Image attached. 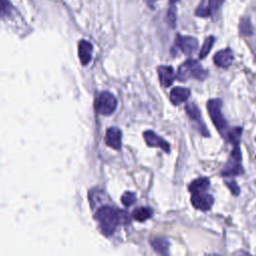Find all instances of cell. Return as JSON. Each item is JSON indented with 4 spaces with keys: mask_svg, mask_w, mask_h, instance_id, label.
Instances as JSON below:
<instances>
[{
    "mask_svg": "<svg viewBox=\"0 0 256 256\" xmlns=\"http://www.w3.org/2000/svg\"><path fill=\"white\" fill-rule=\"evenodd\" d=\"M158 71V75H159V79H160V83L163 87H169L175 78V73L174 70L171 66H159L157 68Z\"/></svg>",
    "mask_w": 256,
    "mask_h": 256,
    "instance_id": "cell-13",
    "label": "cell"
},
{
    "mask_svg": "<svg viewBox=\"0 0 256 256\" xmlns=\"http://www.w3.org/2000/svg\"><path fill=\"white\" fill-rule=\"evenodd\" d=\"M176 15H177V11H176L175 5L170 6L166 14V22L168 26L171 28H174L176 26V18H177Z\"/></svg>",
    "mask_w": 256,
    "mask_h": 256,
    "instance_id": "cell-20",
    "label": "cell"
},
{
    "mask_svg": "<svg viewBox=\"0 0 256 256\" xmlns=\"http://www.w3.org/2000/svg\"><path fill=\"white\" fill-rule=\"evenodd\" d=\"M96 219L102 232L106 235H111L122 221L121 214L111 206H102L99 208L96 212Z\"/></svg>",
    "mask_w": 256,
    "mask_h": 256,
    "instance_id": "cell-1",
    "label": "cell"
},
{
    "mask_svg": "<svg viewBox=\"0 0 256 256\" xmlns=\"http://www.w3.org/2000/svg\"><path fill=\"white\" fill-rule=\"evenodd\" d=\"M195 14L199 17H204V18L210 16V11H209V8H208V4L206 3L205 0H202L200 2V4L198 5V7L195 10Z\"/></svg>",
    "mask_w": 256,
    "mask_h": 256,
    "instance_id": "cell-21",
    "label": "cell"
},
{
    "mask_svg": "<svg viewBox=\"0 0 256 256\" xmlns=\"http://www.w3.org/2000/svg\"><path fill=\"white\" fill-rule=\"evenodd\" d=\"M239 32L242 36H245V37L252 35L253 29H252L250 20L248 18L244 17L241 19V21L239 23Z\"/></svg>",
    "mask_w": 256,
    "mask_h": 256,
    "instance_id": "cell-18",
    "label": "cell"
},
{
    "mask_svg": "<svg viewBox=\"0 0 256 256\" xmlns=\"http://www.w3.org/2000/svg\"><path fill=\"white\" fill-rule=\"evenodd\" d=\"M93 46L89 41L81 40L78 43V56L82 65H87L92 58Z\"/></svg>",
    "mask_w": 256,
    "mask_h": 256,
    "instance_id": "cell-12",
    "label": "cell"
},
{
    "mask_svg": "<svg viewBox=\"0 0 256 256\" xmlns=\"http://www.w3.org/2000/svg\"><path fill=\"white\" fill-rule=\"evenodd\" d=\"M210 256H219V255H216V254H212V255H210Z\"/></svg>",
    "mask_w": 256,
    "mask_h": 256,
    "instance_id": "cell-29",
    "label": "cell"
},
{
    "mask_svg": "<svg viewBox=\"0 0 256 256\" xmlns=\"http://www.w3.org/2000/svg\"><path fill=\"white\" fill-rule=\"evenodd\" d=\"M117 107V99L115 96L108 92H101L95 100V110L102 115L112 114Z\"/></svg>",
    "mask_w": 256,
    "mask_h": 256,
    "instance_id": "cell-5",
    "label": "cell"
},
{
    "mask_svg": "<svg viewBox=\"0 0 256 256\" xmlns=\"http://www.w3.org/2000/svg\"><path fill=\"white\" fill-rule=\"evenodd\" d=\"M214 40H215L214 36H208L204 40V43H203L202 48H201L200 53H199L200 59H203V58H205L208 55V53L210 52V50H211V48H212V46L214 44Z\"/></svg>",
    "mask_w": 256,
    "mask_h": 256,
    "instance_id": "cell-19",
    "label": "cell"
},
{
    "mask_svg": "<svg viewBox=\"0 0 256 256\" xmlns=\"http://www.w3.org/2000/svg\"><path fill=\"white\" fill-rule=\"evenodd\" d=\"M221 106H222V101L218 98L211 99L207 102V110H208L209 116L214 126L216 127V129L223 134L227 129V122L222 114Z\"/></svg>",
    "mask_w": 256,
    "mask_h": 256,
    "instance_id": "cell-3",
    "label": "cell"
},
{
    "mask_svg": "<svg viewBox=\"0 0 256 256\" xmlns=\"http://www.w3.org/2000/svg\"><path fill=\"white\" fill-rule=\"evenodd\" d=\"M121 201H122L123 205L128 207L136 201V196L132 192H125L121 197Z\"/></svg>",
    "mask_w": 256,
    "mask_h": 256,
    "instance_id": "cell-23",
    "label": "cell"
},
{
    "mask_svg": "<svg viewBox=\"0 0 256 256\" xmlns=\"http://www.w3.org/2000/svg\"><path fill=\"white\" fill-rule=\"evenodd\" d=\"M210 186V181L208 178H198L194 181H192L188 185V190L193 194V193H198V192H204L208 189Z\"/></svg>",
    "mask_w": 256,
    "mask_h": 256,
    "instance_id": "cell-16",
    "label": "cell"
},
{
    "mask_svg": "<svg viewBox=\"0 0 256 256\" xmlns=\"http://www.w3.org/2000/svg\"><path fill=\"white\" fill-rule=\"evenodd\" d=\"M206 77V70H204L202 66L199 64V62L194 59H188L178 68L177 78L181 81H185L187 78L204 80Z\"/></svg>",
    "mask_w": 256,
    "mask_h": 256,
    "instance_id": "cell-2",
    "label": "cell"
},
{
    "mask_svg": "<svg viewBox=\"0 0 256 256\" xmlns=\"http://www.w3.org/2000/svg\"><path fill=\"white\" fill-rule=\"evenodd\" d=\"M241 152L239 148V144H234V149L230 155L229 160L227 161L226 165L221 171L222 176L225 177H231V176H237L244 172V169L241 165Z\"/></svg>",
    "mask_w": 256,
    "mask_h": 256,
    "instance_id": "cell-4",
    "label": "cell"
},
{
    "mask_svg": "<svg viewBox=\"0 0 256 256\" xmlns=\"http://www.w3.org/2000/svg\"><path fill=\"white\" fill-rule=\"evenodd\" d=\"M151 215H152V210L150 208H148V207L137 208L132 213V217L136 221H140V222H143V221L147 220L148 218L151 217Z\"/></svg>",
    "mask_w": 256,
    "mask_h": 256,
    "instance_id": "cell-17",
    "label": "cell"
},
{
    "mask_svg": "<svg viewBox=\"0 0 256 256\" xmlns=\"http://www.w3.org/2000/svg\"><path fill=\"white\" fill-rule=\"evenodd\" d=\"M190 96V90L184 87H174L170 91V100L174 105L185 102Z\"/></svg>",
    "mask_w": 256,
    "mask_h": 256,
    "instance_id": "cell-14",
    "label": "cell"
},
{
    "mask_svg": "<svg viewBox=\"0 0 256 256\" xmlns=\"http://www.w3.org/2000/svg\"><path fill=\"white\" fill-rule=\"evenodd\" d=\"M176 45L185 55H192L198 48V41L195 37L178 34L176 36Z\"/></svg>",
    "mask_w": 256,
    "mask_h": 256,
    "instance_id": "cell-6",
    "label": "cell"
},
{
    "mask_svg": "<svg viewBox=\"0 0 256 256\" xmlns=\"http://www.w3.org/2000/svg\"><path fill=\"white\" fill-rule=\"evenodd\" d=\"M122 133L117 127H110L106 132V144L115 149L119 150L122 144Z\"/></svg>",
    "mask_w": 256,
    "mask_h": 256,
    "instance_id": "cell-11",
    "label": "cell"
},
{
    "mask_svg": "<svg viewBox=\"0 0 256 256\" xmlns=\"http://www.w3.org/2000/svg\"><path fill=\"white\" fill-rule=\"evenodd\" d=\"M214 199L213 197L205 192L193 193L191 197V203L194 208L202 211L209 210L213 205Z\"/></svg>",
    "mask_w": 256,
    "mask_h": 256,
    "instance_id": "cell-7",
    "label": "cell"
},
{
    "mask_svg": "<svg viewBox=\"0 0 256 256\" xmlns=\"http://www.w3.org/2000/svg\"><path fill=\"white\" fill-rule=\"evenodd\" d=\"M185 111H186L187 115L189 116V118L197 124V129L202 133V135L208 136L209 135L208 130L205 126V123L202 121L201 113H200V110L198 109V107L193 103H189L185 106Z\"/></svg>",
    "mask_w": 256,
    "mask_h": 256,
    "instance_id": "cell-8",
    "label": "cell"
},
{
    "mask_svg": "<svg viewBox=\"0 0 256 256\" xmlns=\"http://www.w3.org/2000/svg\"><path fill=\"white\" fill-rule=\"evenodd\" d=\"M145 142L148 146L150 147H158L160 149H162L165 152H169L170 151V145L168 144V142H166L163 138H161L159 135H157L155 132L151 131V130H147L144 132L143 134Z\"/></svg>",
    "mask_w": 256,
    "mask_h": 256,
    "instance_id": "cell-9",
    "label": "cell"
},
{
    "mask_svg": "<svg viewBox=\"0 0 256 256\" xmlns=\"http://www.w3.org/2000/svg\"><path fill=\"white\" fill-rule=\"evenodd\" d=\"M239 256H251L250 254H248V253H246V252H242Z\"/></svg>",
    "mask_w": 256,
    "mask_h": 256,
    "instance_id": "cell-27",
    "label": "cell"
},
{
    "mask_svg": "<svg viewBox=\"0 0 256 256\" xmlns=\"http://www.w3.org/2000/svg\"><path fill=\"white\" fill-rule=\"evenodd\" d=\"M226 185L228 186V188L230 189V191L234 194V195H238L240 190H239V187L238 185L236 184L235 181H232V180H229V181H226Z\"/></svg>",
    "mask_w": 256,
    "mask_h": 256,
    "instance_id": "cell-25",
    "label": "cell"
},
{
    "mask_svg": "<svg viewBox=\"0 0 256 256\" xmlns=\"http://www.w3.org/2000/svg\"><path fill=\"white\" fill-rule=\"evenodd\" d=\"M179 0H170V2L172 3V4H174V3H176V2H178Z\"/></svg>",
    "mask_w": 256,
    "mask_h": 256,
    "instance_id": "cell-28",
    "label": "cell"
},
{
    "mask_svg": "<svg viewBox=\"0 0 256 256\" xmlns=\"http://www.w3.org/2000/svg\"><path fill=\"white\" fill-rule=\"evenodd\" d=\"M224 0H208V8L210 11V15L212 14H216L218 12V10L220 9L221 5L223 4Z\"/></svg>",
    "mask_w": 256,
    "mask_h": 256,
    "instance_id": "cell-22",
    "label": "cell"
},
{
    "mask_svg": "<svg viewBox=\"0 0 256 256\" xmlns=\"http://www.w3.org/2000/svg\"><path fill=\"white\" fill-rule=\"evenodd\" d=\"M154 1H156V0H145L146 4L149 5L151 8H153V2H154Z\"/></svg>",
    "mask_w": 256,
    "mask_h": 256,
    "instance_id": "cell-26",
    "label": "cell"
},
{
    "mask_svg": "<svg viewBox=\"0 0 256 256\" xmlns=\"http://www.w3.org/2000/svg\"><path fill=\"white\" fill-rule=\"evenodd\" d=\"M151 246L152 248L160 255L162 256H168V252H169V246L170 243L166 238H154L151 240Z\"/></svg>",
    "mask_w": 256,
    "mask_h": 256,
    "instance_id": "cell-15",
    "label": "cell"
},
{
    "mask_svg": "<svg viewBox=\"0 0 256 256\" xmlns=\"http://www.w3.org/2000/svg\"><path fill=\"white\" fill-rule=\"evenodd\" d=\"M10 9H11V6L8 0H0V16L7 15Z\"/></svg>",
    "mask_w": 256,
    "mask_h": 256,
    "instance_id": "cell-24",
    "label": "cell"
},
{
    "mask_svg": "<svg viewBox=\"0 0 256 256\" xmlns=\"http://www.w3.org/2000/svg\"><path fill=\"white\" fill-rule=\"evenodd\" d=\"M213 61L216 66L221 68H228L234 61V55L230 48H225L223 50L218 51L214 57Z\"/></svg>",
    "mask_w": 256,
    "mask_h": 256,
    "instance_id": "cell-10",
    "label": "cell"
}]
</instances>
